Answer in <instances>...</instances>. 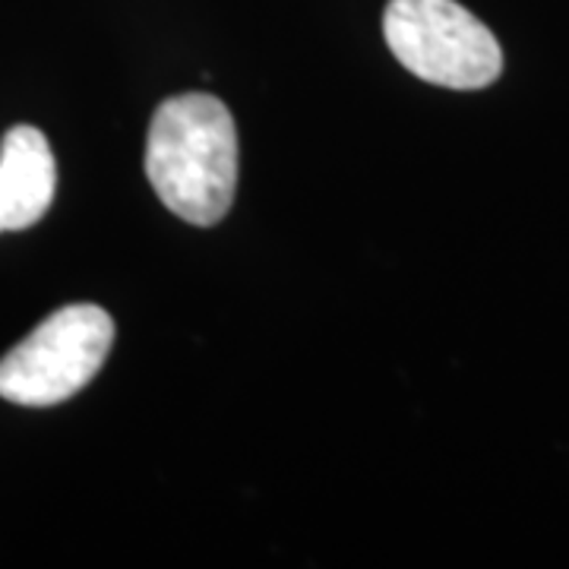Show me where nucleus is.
Returning <instances> with one entry per match:
<instances>
[{"label": "nucleus", "mask_w": 569, "mask_h": 569, "mask_svg": "<svg viewBox=\"0 0 569 569\" xmlns=\"http://www.w3.org/2000/svg\"><path fill=\"white\" fill-rule=\"evenodd\" d=\"M146 174L183 222H222L238 187V127L224 102L187 92L159 104L146 140Z\"/></svg>", "instance_id": "obj_1"}, {"label": "nucleus", "mask_w": 569, "mask_h": 569, "mask_svg": "<svg viewBox=\"0 0 569 569\" xmlns=\"http://www.w3.org/2000/svg\"><path fill=\"white\" fill-rule=\"evenodd\" d=\"M383 36L396 61L433 86L485 89L503 70L500 41L456 0H389Z\"/></svg>", "instance_id": "obj_2"}, {"label": "nucleus", "mask_w": 569, "mask_h": 569, "mask_svg": "<svg viewBox=\"0 0 569 569\" xmlns=\"http://www.w3.org/2000/svg\"><path fill=\"white\" fill-rule=\"evenodd\" d=\"M114 346V320L96 305H70L32 329L0 361V399L48 408L77 396L102 370Z\"/></svg>", "instance_id": "obj_3"}, {"label": "nucleus", "mask_w": 569, "mask_h": 569, "mask_svg": "<svg viewBox=\"0 0 569 569\" xmlns=\"http://www.w3.org/2000/svg\"><path fill=\"white\" fill-rule=\"evenodd\" d=\"M58 164L39 127L17 123L0 142V231H22L51 209Z\"/></svg>", "instance_id": "obj_4"}]
</instances>
